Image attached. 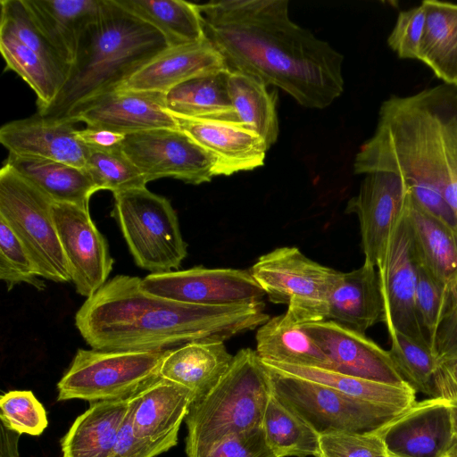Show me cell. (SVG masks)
I'll use <instances>...</instances> for the list:
<instances>
[{"instance_id":"e0dca14e","label":"cell","mask_w":457,"mask_h":457,"mask_svg":"<svg viewBox=\"0 0 457 457\" xmlns=\"http://www.w3.org/2000/svg\"><path fill=\"white\" fill-rule=\"evenodd\" d=\"M301 326L326 353L331 370L386 384H408L397 371L389 351L384 350L365 334L331 320Z\"/></svg>"},{"instance_id":"44dd1931","label":"cell","mask_w":457,"mask_h":457,"mask_svg":"<svg viewBox=\"0 0 457 457\" xmlns=\"http://www.w3.org/2000/svg\"><path fill=\"white\" fill-rule=\"evenodd\" d=\"M174 117L179 129L214 157L216 176H229L263 165L269 146L254 131L235 123Z\"/></svg>"},{"instance_id":"c3c4849f","label":"cell","mask_w":457,"mask_h":457,"mask_svg":"<svg viewBox=\"0 0 457 457\" xmlns=\"http://www.w3.org/2000/svg\"><path fill=\"white\" fill-rule=\"evenodd\" d=\"M436 397L457 399V353L438 361L435 374Z\"/></svg>"},{"instance_id":"2e32d148","label":"cell","mask_w":457,"mask_h":457,"mask_svg":"<svg viewBox=\"0 0 457 457\" xmlns=\"http://www.w3.org/2000/svg\"><path fill=\"white\" fill-rule=\"evenodd\" d=\"M64 118L124 135L179 129L176 118L166 109L165 95L144 91L115 89L94 96L76 105Z\"/></svg>"},{"instance_id":"3957f363","label":"cell","mask_w":457,"mask_h":457,"mask_svg":"<svg viewBox=\"0 0 457 457\" xmlns=\"http://www.w3.org/2000/svg\"><path fill=\"white\" fill-rule=\"evenodd\" d=\"M269 319L263 302L187 303L146 291L138 277L117 275L86 299L75 326L92 349L155 352L197 340L225 342Z\"/></svg>"},{"instance_id":"7bdbcfd3","label":"cell","mask_w":457,"mask_h":457,"mask_svg":"<svg viewBox=\"0 0 457 457\" xmlns=\"http://www.w3.org/2000/svg\"><path fill=\"white\" fill-rule=\"evenodd\" d=\"M320 457H389L377 432L334 431L320 434Z\"/></svg>"},{"instance_id":"8992f818","label":"cell","mask_w":457,"mask_h":457,"mask_svg":"<svg viewBox=\"0 0 457 457\" xmlns=\"http://www.w3.org/2000/svg\"><path fill=\"white\" fill-rule=\"evenodd\" d=\"M112 216L136 264L150 274L179 270L187 254L170 202L146 188L113 193Z\"/></svg>"},{"instance_id":"ac0fdd59","label":"cell","mask_w":457,"mask_h":457,"mask_svg":"<svg viewBox=\"0 0 457 457\" xmlns=\"http://www.w3.org/2000/svg\"><path fill=\"white\" fill-rule=\"evenodd\" d=\"M377 434L389 457H445L454 436L448 401L415 402Z\"/></svg>"},{"instance_id":"f907efd6","label":"cell","mask_w":457,"mask_h":457,"mask_svg":"<svg viewBox=\"0 0 457 457\" xmlns=\"http://www.w3.org/2000/svg\"><path fill=\"white\" fill-rule=\"evenodd\" d=\"M0 457H19L18 442L20 434L1 423Z\"/></svg>"},{"instance_id":"836d02e7","label":"cell","mask_w":457,"mask_h":457,"mask_svg":"<svg viewBox=\"0 0 457 457\" xmlns=\"http://www.w3.org/2000/svg\"><path fill=\"white\" fill-rule=\"evenodd\" d=\"M158 29L170 47L202 41L205 34L198 4L183 0H116Z\"/></svg>"},{"instance_id":"5bb4252c","label":"cell","mask_w":457,"mask_h":457,"mask_svg":"<svg viewBox=\"0 0 457 457\" xmlns=\"http://www.w3.org/2000/svg\"><path fill=\"white\" fill-rule=\"evenodd\" d=\"M53 216L71 282L78 294L88 298L108 281L112 270L107 240L87 208L54 202Z\"/></svg>"},{"instance_id":"ab89813d","label":"cell","mask_w":457,"mask_h":457,"mask_svg":"<svg viewBox=\"0 0 457 457\" xmlns=\"http://www.w3.org/2000/svg\"><path fill=\"white\" fill-rule=\"evenodd\" d=\"M39 278L40 273L27 249L7 223L0 219L1 280L8 290L21 283L44 290L46 285Z\"/></svg>"},{"instance_id":"f1b7e54d","label":"cell","mask_w":457,"mask_h":457,"mask_svg":"<svg viewBox=\"0 0 457 457\" xmlns=\"http://www.w3.org/2000/svg\"><path fill=\"white\" fill-rule=\"evenodd\" d=\"M255 339V351L262 361L331 370L329 359L315 340L286 313L260 326Z\"/></svg>"},{"instance_id":"7402d4cb","label":"cell","mask_w":457,"mask_h":457,"mask_svg":"<svg viewBox=\"0 0 457 457\" xmlns=\"http://www.w3.org/2000/svg\"><path fill=\"white\" fill-rule=\"evenodd\" d=\"M228 69L210 41L168 47L117 89L166 95L193 78Z\"/></svg>"},{"instance_id":"f6af8a7d","label":"cell","mask_w":457,"mask_h":457,"mask_svg":"<svg viewBox=\"0 0 457 457\" xmlns=\"http://www.w3.org/2000/svg\"><path fill=\"white\" fill-rule=\"evenodd\" d=\"M203 457H278L268 445L262 428L229 436Z\"/></svg>"},{"instance_id":"74e56055","label":"cell","mask_w":457,"mask_h":457,"mask_svg":"<svg viewBox=\"0 0 457 457\" xmlns=\"http://www.w3.org/2000/svg\"><path fill=\"white\" fill-rule=\"evenodd\" d=\"M388 335V351L401 377L415 391L436 397L435 374L438 361L431 347L398 331Z\"/></svg>"},{"instance_id":"d590c367","label":"cell","mask_w":457,"mask_h":457,"mask_svg":"<svg viewBox=\"0 0 457 457\" xmlns=\"http://www.w3.org/2000/svg\"><path fill=\"white\" fill-rule=\"evenodd\" d=\"M0 51L5 62V69L17 73L37 95L38 112L48 107L57 96L62 84L45 61L2 28Z\"/></svg>"},{"instance_id":"8fae6325","label":"cell","mask_w":457,"mask_h":457,"mask_svg":"<svg viewBox=\"0 0 457 457\" xmlns=\"http://www.w3.org/2000/svg\"><path fill=\"white\" fill-rule=\"evenodd\" d=\"M120 149L147 182L172 178L199 185L216 176L214 157L179 129L128 134Z\"/></svg>"},{"instance_id":"8d00e7d4","label":"cell","mask_w":457,"mask_h":457,"mask_svg":"<svg viewBox=\"0 0 457 457\" xmlns=\"http://www.w3.org/2000/svg\"><path fill=\"white\" fill-rule=\"evenodd\" d=\"M0 6V28L8 30L19 41L35 51L62 87L71 65L37 24L24 0H1Z\"/></svg>"},{"instance_id":"ffe728a7","label":"cell","mask_w":457,"mask_h":457,"mask_svg":"<svg viewBox=\"0 0 457 457\" xmlns=\"http://www.w3.org/2000/svg\"><path fill=\"white\" fill-rule=\"evenodd\" d=\"M75 123L38 112L12 120L0 129V142L9 154L35 156L86 168L88 147L77 137Z\"/></svg>"},{"instance_id":"ee69618b","label":"cell","mask_w":457,"mask_h":457,"mask_svg":"<svg viewBox=\"0 0 457 457\" xmlns=\"http://www.w3.org/2000/svg\"><path fill=\"white\" fill-rule=\"evenodd\" d=\"M426 23V12L420 4L401 11L387 37L388 46L403 59H417Z\"/></svg>"},{"instance_id":"83f0119b","label":"cell","mask_w":457,"mask_h":457,"mask_svg":"<svg viewBox=\"0 0 457 457\" xmlns=\"http://www.w3.org/2000/svg\"><path fill=\"white\" fill-rule=\"evenodd\" d=\"M24 2L37 24L71 65L81 36L98 16L101 0Z\"/></svg>"},{"instance_id":"52a82bcc","label":"cell","mask_w":457,"mask_h":457,"mask_svg":"<svg viewBox=\"0 0 457 457\" xmlns=\"http://www.w3.org/2000/svg\"><path fill=\"white\" fill-rule=\"evenodd\" d=\"M170 349L155 352L79 349L57 384L58 401L129 399L160 378Z\"/></svg>"},{"instance_id":"d4e9b609","label":"cell","mask_w":457,"mask_h":457,"mask_svg":"<svg viewBox=\"0 0 457 457\" xmlns=\"http://www.w3.org/2000/svg\"><path fill=\"white\" fill-rule=\"evenodd\" d=\"M233 358L223 341L189 342L170 350L161 366L160 378L190 389L195 401L218 383Z\"/></svg>"},{"instance_id":"30bf717a","label":"cell","mask_w":457,"mask_h":457,"mask_svg":"<svg viewBox=\"0 0 457 457\" xmlns=\"http://www.w3.org/2000/svg\"><path fill=\"white\" fill-rule=\"evenodd\" d=\"M264 366L272 393L319 434L374 433L403 411L361 401L327 386Z\"/></svg>"},{"instance_id":"6da1fadb","label":"cell","mask_w":457,"mask_h":457,"mask_svg":"<svg viewBox=\"0 0 457 457\" xmlns=\"http://www.w3.org/2000/svg\"><path fill=\"white\" fill-rule=\"evenodd\" d=\"M287 0L198 4L205 37L228 70L253 75L312 109L344 92V55L289 17Z\"/></svg>"},{"instance_id":"60d3db41","label":"cell","mask_w":457,"mask_h":457,"mask_svg":"<svg viewBox=\"0 0 457 457\" xmlns=\"http://www.w3.org/2000/svg\"><path fill=\"white\" fill-rule=\"evenodd\" d=\"M1 423L29 436H40L48 425L46 411L30 390H12L0 397Z\"/></svg>"},{"instance_id":"603a6c76","label":"cell","mask_w":457,"mask_h":457,"mask_svg":"<svg viewBox=\"0 0 457 457\" xmlns=\"http://www.w3.org/2000/svg\"><path fill=\"white\" fill-rule=\"evenodd\" d=\"M404 216L419 262L446 289L449 312L457 305V232L423 209L409 192Z\"/></svg>"},{"instance_id":"4316f807","label":"cell","mask_w":457,"mask_h":457,"mask_svg":"<svg viewBox=\"0 0 457 457\" xmlns=\"http://www.w3.org/2000/svg\"><path fill=\"white\" fill-rule=\"evenodd\" d=\"M54 202L88 209L90 197L98 190L85 169L35 156L8 154L4 162Z\"/></svg>"},{"instance_id":"681fc988","label":"cell","mask_w":457,"mask_h":457,"mask_svg":"<svg viewBox=\"0 0 457 457\" xmlns=\"http://www.w3.org/2000/svg\"><path fill=\"white\" fill-rule=\"evenodd\" d=\"M77 137L89 148L108 149L120 146L126 135L87 126L83 129H77Z\"/></svg>"},{"instance_id":"1f68e13d","label":"cell","mask_w":457,"mask_h":457,"mask_svg":"<svg viewBox=\"0 0 457 457\" xmlns=\"http://www.w3.org/2000/svg\"><path fill=\"white\" fill-rule=\"evenodd\" d=\"M426 23L419 60L443 83L457 86V4L423 0Z\"/></svg>"},{"instance_id":"4fadbf2b","label":"cell","mask_w":457,"mask_h":457,"mask_svg":"<svg viewBox=\"0 0 457 457\" xmlns=\"http://www.w3.org/2000/svg\"><path fill=\"white\" fill-rule=\"evenodd\" d=\"M143 287L152 294L200 305L245 304L262 302L263 290L249 270L193 267L149 274Z\"/></svg>"},{"instance_id":"9c48e42d","label":"cell","mask_w":457,"mask_h":457,"mask_svg":"<svg viewBox=\"0 0 457 457\" xmlns=\"http://www.w3.org/2000/svg\"><path fill=\"white\" fill-rule=\"evenodd\" d=\"M249 271L269 300L287 305L285 313L299 325L325 320L328 295L340 274L295 246L260 256Z\"/></svg>"},{"instance_id":"d6986e66","label":"cell","mask_w":457,"mask_h":457,"mask_svg":"<svg viewBox=\"0 0 457 457\" xmlns=\"http://www.w3.org/2000/svg\"><path fill=\"white\" fill-rule=\"evenodd\" d=\"M194 401L195 394L190 389L157 378L130 398L134 434L160 453L169 451L178 444L181 423Z\"/></svg>"},{"instance_id":"7c38bea8","label":"cell","mask_w":457,"mask_h":457,"mask_svg":"<svg viewBox=\"0 0 457 457\" xmlns=\"http://www.w3.org/2000/svg\"><path fill=\"white\" fill-rule=\"evenodd\" d=\"M418 264L403 211L377 266L384 303L383 323L387 332L398 331L430 346L415 311Z\"/></svg>"},{"instance_id":"ba28073f","label":"cell","mask_w":457,"mask_h":457,"mask_svg":"<svg viewBox=\"0 0 457 457\" xmlns=\"http://www.w3.org/2000/svg\"><path fill=\"white\" fill-rule=\"evenodd\" d=\"M54 201L11 167L0 170V219L12 228L41 278L71 281L53 216Z\"/></svg>"},{"instance_id":"cb8c5ba5","label":"cell","mask_w":457,"mask_h":457,"mask_svg":"<svg viewBox=\"0 0 457 457\" xmlns=\"http://www.w3.org/2000/svg\"><path fill=\"white\" fill-rule=\"evenodd\" d=\"M384 303L377 267L363 262L351 271L340 272L328 299L325 320H331L365 334L383 322Z\"/></svg>"},{"instance_id":"7dc6e473","label":"cell","mask_w":457,"mask_h":457,"mask_svg":"<svg viewBox=\"0 0 457 457\" xmlns=\"http://www.w3.org/2000/svg\"><path fill=\"white\" fill-rule=\"evenodd\" d=\"M431 349L437 361L457 353V305L442 318L431 342Z\"/></svg>"},{"instance_id":"277c9868","label":"cell","mask_w":457,"mask_h":457,"mask_svg":"<svg viewBox=\"0 0 457 457\" xmlns=\"http://www.w3.org/2000/svg\"><path fill=\"white\" fill-rule=\"evenodd\" d=\"M169 46L163 35L116 0H101L79 40L68 78L39 114L62 119L78 104L112 91Z\"/></svg>"},{"instance_id":"7a4b0ae2","label":"cell","mask_w":457,"mask_h":457,"mask_svg":"<svg viewBox=\"0 0 457 457\" xmlns=\"http://www.w3.org/2000/svg\"><path fill=\"white\" fill-rule=\"evenodd\" d=\"M375 170L399 175L423 209L457 231V86L383 101L353 161L355 174Z\"/></svg>"},{"instance_id":"f35d334b","label":"cell","mask_w":457,"mask_h":457,"mask_svg":"<svg viewBox=\"0 0 457 457\" xmlns=\"http://www.w3.org/2000/svg\"><path fill=\"white\" fill-rule=\"evenodd\" d=\"M85 170L98 190H110L112 194L144 187L148 183L120 146L108 149L88 147Z\"/></svg>"},{"instance_id":"bcb514c9","label":"cell","mask_w":457,"mask_h":457,"mask_svg":"<svg viewBox=\"0 0 457 457\" xmlns=\"http://www.w3.org/2000/svg\"><path fill=\"white\" fill-rule=\"evenodd\" d=\"M160 454L149 443L136 436L129 409L116 445L109 457H157Z\"/></svg>"},{"instance_id":"d6a6232c","label":"cell","mask_w":457,"mask_h":457,"mask_svg":"<svg viewBox=\"0 0 457 457\" xmlns=\"http://www.w3.org/2000/svg\"><path fill=\"white\" fill-rule=\"evenodd\" d=\"M227 87L237 112V123L258 134L269 148L277 142L278 120L277 92H269L258 78L228 70Z\"/></svg>"},{"instance_id":"b9f144b4","label":"cell","mask_w":457,"mask_h":457,"mask_svg":"<svg viewBox=\"0 0 457 457\" xmlns=\"http://www.w3.org/2000/svg\"><path fill=\"white\" fill-rule=\"evenodd\" d=\"M414 304L420 327L431 346L439 323L448 310V295L443 284L420 262Z\"/></svg>"},{"instance_id":"e575fe53","label":"cell","mask_w":457,"mask_h":457,"mask_svg":"<svg viewBox=\"0 0 457 457\" xmlns=\"http://www.w3.org/2000/svg\"><path fill=\"white\" fill-rule=\"evenodd\" d=\"M262 428L278 457H320V434L273 393L264 411Z\"/></svg>"},{"instance_id":"f5cc1de1","label":"cell","mask_w":457,"mask_h":457,"mask_svg":"<svg viewBox=\"0 0 457 457\" xmlns=\"http://www.w3.org/2000/svg\"><path fill=\"white\" fill-rule=\"evenodd\" d=\"M445 457H457V434L453 436L452 444Z\"/></svg>"},{"instance_id":"9a60e30c","label":"cell","mask_w":457,"mask_h":457,"mask_svg":"<svg viewBox=\"0 0 457 457\" xmlns=\"http://www.w3.org/2000/svg\"><path fill=\"white\" fill-rule=\"evenodd\" d=\"M364 175L345 212L358 218L364 262L377 267L403 213L408 189L404 180L394 172L375 170Z\"/></svg>"},{"instance_id":"5b68a950","label":"cell","mask_w":457,"mask_h":457,"mask_svg":"<svg viewBox=\"0 0 457 457\" xmlns=\"http://www.w3.org/2000/svg\"><path fill=\"white\" fill-rule=\"evenodd\" d=\"M267 369L255 350H239L218 383L191 404L186 417L187 457H203L224 439L262 428L271 395Z\"/></svg>"},{"instance_id":"484cf974","label":"cell","mask_w":457,"mask_h":457,"mask_svg":"<svg viewBox=\"0 0 457 457\" xmlns=\"http://www.w3.org/2000/svg\"><path fill=\"white\" fill-rule=\"evenodd\" d=\"M130 398L91 403L62 438V457H109L128 414Z\"/></svg>"},{"instance_id":"816d5d0a","label":"cell","mask_w":457,"mask_h":457,"mask_svg":"<svg viewBox=\"0 0 457 457\" xmlns=\"http://www.w3.org/2000/svg\"><path fill=\"white\" fill-rule=\"evenodd\" d=\"M453 434H457V399L448 401Z\"/></svg>"},{"instance_id":"4dcf8cb0","label":"cell","mask_w":457,"mask_h":457,"mask_svg":"<svg viewBox=\"0 0 457 457\" xmlns=\"http://www.w3.org/2000/svg\"><path fill=\"white\" fill-rule=\"evenodd\" d=\"M279 372L331 387L350 397L374 404L406 410L415 403L416 391L409 385L396 386L363 379L338 371L262 361Z\"/></svg>"},{"instance_id":"f546056e","label":"cell","mask_w":457,"mask_h":457,"mask_svg":"<svg viewBox=\"0 0 457 457\" xmlns=\"http://www.w3.org/2000/svg\"><path fill=\"white\" fill-rule=\"evenodd\" d=\"M228 69L185 81L165 95L166 109L174 116L237 123L227 77Z\"/></svg>"}]
</instances>
